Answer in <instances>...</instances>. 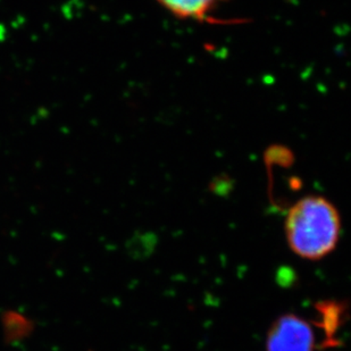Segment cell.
<instances>
[{
	"label": "cell",
	"mask_w": 351,
	"mask_h": 351,
	"mask_svg": "<svg viewBox=\"0 0 351 351\" xmlns=\"http://www.w3.org/2000/svg\"><path fill=\"white\" fill-rule=\"evenodd\" d=\"M341 216L328 199L306 195L289 209L285 238L295 255L319 261L330 255L341 237Z\"/></svg>",
	"instance_id": "6da1fadb"
},
{
	"label": "cell",
	"mask_w": 351,
	"mask_h": 351,
	"mask_svg": "<svg viewBox=\"0 0 351 351\" xmlns=\"http://www.w3.org/2000/svg\"><path fill=\"white\" fill-rule=\"evenodd\" d=\"M174 16L186 20H206L209 13L226 0H157Z\"/></svg>",
	"instance_id": "3957f363"
},
{
	"label": "cell",
	"mask_w": 351,
	"mask_h": 351,
	"mask_svg": "<svg viewBox=\"0 0 351 351\" xmlns=\"http://www.w3.org/2000/svg\"><path fill=\"white\" fill-rule=\"evenodd\" d=\"M317 346L313 325L295 314L276 318L266 337V351H315Z\"/></svg>",
	"instance_id": "7a4b0ae2"
},
{
	"label": "cell",
	"mask_w": 351,
	"mask_h": 351,
	"mask_svg": "<svg viewBox=\"0 0 351 351\" xmlns=\"http://www.w3.org/2000/svg\"><path fill=\"white\" fill-rule=\"evenodd\" d=\"M317 311L321 321L317 322L318 328L324 330V347H333L337 343L335 337L339 328L342 325V317L346 308L342 302H323L318 304Z\"/></svg>",
	"instance_id": "277c9868"
}]
</instances>
